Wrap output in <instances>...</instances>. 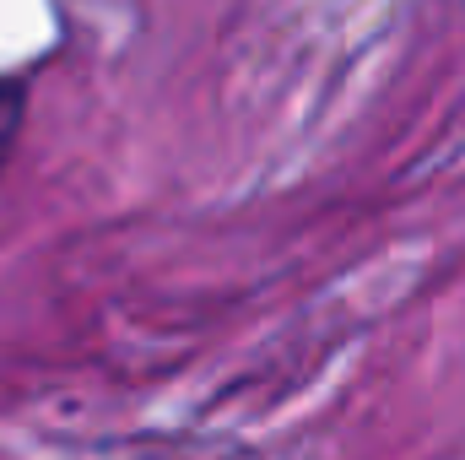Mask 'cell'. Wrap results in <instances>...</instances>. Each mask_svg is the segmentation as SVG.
I'll return each mask as SVG.
<instances>
[{
	"label": "cell",
	"instance_id": "6da1fadb",
	"mask_svg": "<svg viewBox=\"0 0 465 460\" xmlns=\"http://www.w3.org/2000/svg\"><path fill=\"white\" fill-rule=\"evenodd\" d=\"M22 109H27V82L0 76V168H5V157L22 135Z\"/></svg>",
	"mask_w": 465,
	"mask_h": 460
}]
</instances>
